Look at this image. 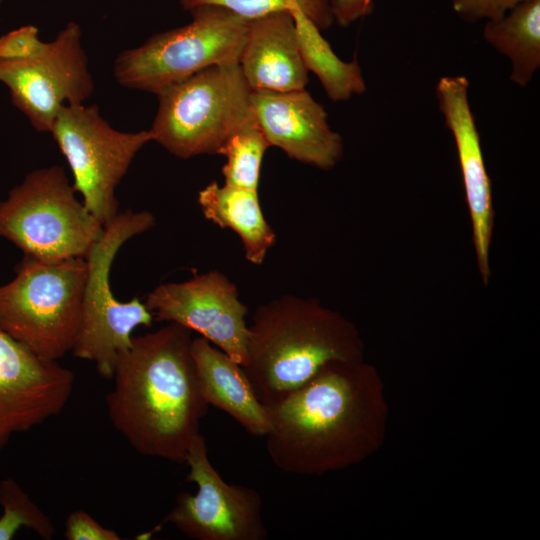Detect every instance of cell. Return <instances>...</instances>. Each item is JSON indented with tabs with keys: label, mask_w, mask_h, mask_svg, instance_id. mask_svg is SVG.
<instances>
[{
	"label": "cell",
	"mask_w": 540,
	"mask_h": 540,
	"mask_svg": "<svg viewBox=\"0 0 540 540\" xmlns=\"http://www.w3.org/2000/svg\"><path fill=\"white\" fill-rule=\"evenodd\" d=\"M192 331L167 325L134 336L105 402L114 428L139 454L184 463L206 402L191 352Z\"/></svg>",
	"instance_id": "1"
},
{
	"label": "cell",
	"mask_w": 540,
	"mask_h": 540,
	"mask_svg": "<svg viewBox=\"0 0 540 540\" xmlns=\"http://www.w3.org/2000/svg\"><path fill=\"white\" fill-rule=\"evenodd\" d=\"M245 370L264 405L305 385L331 362H352L350 326L308 298L283 294L255 309L248 324Z\"/></svg>",
	"instance_id": "2"
},
{
	"label": "cell",
	"mask_w": 540,
	"mask_h": 540,
	"mask_svg": "<svg viewBox=\"0 0 540 540\" xmlns=\"http://www.w3.org/2000/svg\"><path fill=\"white\" fill-rule=\"evenodd\" d=\"M352 363L331 362L302 387L265 405L266 451L284 473L320 472L350 458L363 416Z\"/></svg>",
	"instance_id": "3"
},
{
	"label": "cell",
	"mask_w": 540,
	"mask_h": 540,
	"mask_svg": "<svg viewBox=\"0 0 540 540\" xmlns=\"http://www.w3.org/2000/svg\"><path fill=\"white\" fill-rule=\"evenodd\" d=\"M14 272L0 285V329L39 357L59 361L79 328L85 258L47 262L23 255Z\"/></svg>",
	"instance_id": "4"
},
{
	"label": "cell",
	"mask_w": 540,
	"mask_h": 540,
	"mask_svg": "<svg viewBox=\"0 0 540 540\" xmlns=\"http://www.w3.org/2000/svg\"><path fill=\"white\" fill-rule=\"evenodd\" d=\"M155 224V216L147 210L119 212L85 256L81 319L71 351L75 357L94 363L102 378L112 379L120 356L132 345L135 329L154 322L152 312L138 297L116 299L110 274L122 246Z\"/></svg>",
	"instance_id": "5"
},
{
	"label": "cell",
	"mask_w": 540,
	"mask_h": 540,
	"mask_svg": "<svg viewBox=\"0 0 540 540\" xmlns=\"http://www.w3.org/2000/svg\"><path fill=\"white\" fill-rule=\"evenodd\" d=\"M251 94L239 64L208 67L157 95L153 141L181 159L218 154L232 134L255 121Z\"/></svg>",
	"instance_id": "6"
},
{
	"label": "cell",
	"mask_w": 540,
	"mask_h": 540,
	"mask_svg": "<svg viewBox=\"0 0 540 540\" xmlns=\"http://www.w3.org/2000/svg\"><path fill=\"white\" fill-rule=\"evenodd\" d=\"M103 231L59 165L29 172L0 202V238L41 261L85 258Z\"/></svg>",
	"instance_id": "7"
},
{
	"label": "cell",
	"mask_w": 540,
	"mask_h": 540,
	"mask_svg": "<svg viewBox=\"0 0 540 540\" xmlns=\"http://www.w3.org/2000/svg\"><path fill=\"white\" fill-rule=\"evenodd\" d=\"M189 11V24L118 55L113 72L121 86L158 95L208 67L238 64L249 20L217 6Z\"/></svg>",
	"instance_id": "8"
},
{
	"label": "cell",
	"mask_w": 540,
	"mask_h": 540,
	"mask_svg": "<svg viewBox=\"0 0 540 540\" xmlns=\"http://www.w3.org/2000/svg\"><path fill=\"white\" fill-rule=\"evenodd\" d=\"M50 133L65 157L73 188L103 225L119 213L116 188L136 154L153 141L150 130L113 128L96 105L71 104L59 111Z\"/></svg>",
	"instance_id": "9"
},
{
	"label": "cell",
	"mask_w": 540,
	"mask_h": 540,
	"mask_svg": "<svg viewBox=\"0 0 540 540\" xmlns=\"http://www.w3.org/2000/svg\"><path fill=\"white\" fill-rule=\"evenodd\" d=\"M184 463L187 481L197 486L195 494L181 492L161 524L170 523L194 540H265L260 493L252 487L227 483L208 455L206 440L198 433Z\"/></svg>",
	"instance_id": "10"
},
{
	"label": "cell",
	"mask_w": 540,
	"mask_h": 540,
	"mask_svg": "<svg viewBox=\"0 0 540 540\" xmlns=\"http://www.w3.org/2000/svg\"><path fill=\"white\" fill-rule=\"evenodd\" d=\"M0 82L33 128L50 133L63 106L84 103L94 90L79 25L69 22L37 56L0 60Z\"/></svg>",
	"instance_id": "11"
},
{
	"label": "cell",
	"mask_w": 540,
	"mask_h": 540,
	"mask_svg": "<svg viewBox=\"0 0 540 540\" xmlns=\"http://www.w3.org/2000/svg\"><path fill=\"white\" fill-rule=\"evenodd\" d=\"M144 302L154 320L184 326L242 367L246 364L248 307L224 273L210 270L185 281L160 284Z\"/></svg>",
	"instance_id": "12"
},
{
	"label": "cell",
	"mask_w": 540,
	"mask_h": 540,
	"mask_svg": "<svg viewBox=\"0 0 540 540\" xmlns=\"http://www.w3.org/2000/svg\"><path fill=\"white\" fill-rule=\"evenodd\" d=\"M75 383L72 370L39 357L0 329V450L58 415Z\"/></svg>",
	"instance_id": "13"
},
{
	"label": "cell",
	"mask_w": 540,
	"mask_h": 540,
	"mask_svg": "<svg viewBox=\"0 0 540 540\" xmlns=\"http://www.w3.org/2000/svg\"><path fill=\"white\" fill-rule=\"evenodd\" d=\"M251 107L270 146L289 158L322 170L342 158L341 136L330 128L324 106L305 89L252 91Z\"/></svg>",
	"instance_id": "14"
},
{
	"label": "cell",
	"mask_w": 540,
	"mask_h": 540,
	"mask_svg": "<svg viewBox=\"0 0 540 540\" xmlns=\"http://www.w3.org/2000/svg\"><path fill=\"white\" fill-rule=\"evenodd\" d=\"M468 90L469 81L465 76H444L439 79L435 94L445 126L450 130L456 144L479 271L486 284L490 277L492 192Z\"/></svg>",
	"instance_id": "15"
},
{
	"label": "cell",
	"mask_w": 540,
	"mask_h": 540,
	"mask_svg": "<svg viewBox=\"0 0 540 540\" xmlns=\"http://www.w3.org/2000/svg\"><path fill=\"white\" fill-rule=\"evenodd\" d=\"M238 64L252 91L305 89L308 71L292 11L273 12L249 20Z\"/></svg>",
	"instance_id": "16"
},
{
	"label": "cell",
	"mask_w": 540,
	"mask_h": 540,
	"mask_svg": "<svg viewBox=\"0 0 540 540\" xmlns=\"http://www.w3.org/2000/svg\"><path fill=\"white\" fill-rule=\"evenodd\" d=\"M191 352L206 402L228 414L249 434L265 437L270 429L268 411L243 367L201 336L193 337Z\"/></svg>",
	"instance_id": "17"
},
{
	"label": "cell",
	"mask_w": 540,
	"mask_h": 540,
	"mask_svg": "<svg viewBox=\"0 0 540 540\" xmlns=\"http://www.w3.org/2000/svg\"><path fill=\"white\" fill-rule=\"evenodd\" d=\"M197 201L206 219L239 236L249 263L264 262L276 234L262 212L257 191L212 181L199 191Z\"/></svg>",
	"instance_id": "18"
},
{
	"label": "cell",
	"mask_w": 540,
	"mask_h": 540,
	"mask_svg": "<svg viewBox=\"0 0 540 540\" xmlns=\"http://www.w3.org/2000/svg\"><path fill=\"white\" fill-rule=\"evenodd\" d=\"M485 41L508 58L510 80L527 86L540 68V0H526L498 20L486 21Z\"/></svg>",
	"instance_id": "19"
},
{
	"label": "cell",
	"mask_w": 540,
	"mask_h": 540,
	"mask_svg": "<svg viewBox=\"0 0 540 540\" xmlns=\"http://www.w3.org/2000/svg\"><path fill=\"white\" fill-rule=\"evenodd\" d=\"M301 56L307 71L319 79L333 102L349 100L366 90L361 67L356 59L346 62L339 58L321 30L301 11H292Z\"/></svg>",
	"instance_id": "20"
},
{
	"label": "cell",
	"mask_w": 540,
	"mask_h": 540,
	"mask_svg": "<svg viewBox=\"0 0 540 540\" xmlns=\"http://www.w3.org/2000/svg\"><path fill=\"white\" fill-rule=\"evenodd\" d=\"M269 147L256 121L232 134L218 153L226 158L224 184L257 191L263 156Z\"/></svg>",
	"instance_id": "21"
},
{
	"label": "cell",
	"mask_w": 540,
	"mask_h": 540,
	"mask_svg": "<svg viewBox=\"0 0 540 540\" xmlns=\"http://www.w3.org/2000/svg\"><path fill=\"white\" fill-rule=\"evenodd\" d=\"M0 540H11L22 527L35 532L44 540H51L56 528L49 518L19 483L12 477L0 481Z\"/></svg>",
	"instance_id": "22"
},
{
	"label": "cell",
	"mask_w": 540,
	"mask_h": 540,
	"mask_svg": "<svg viewBox=\"0 0 540 540\" xmlns=\"http://www.w3.org/2000/svg\"><path fill=\"white\" fill-rule=\"evenodd\" d=\"M185 10L210 5L227 9L247 20L273 12L298 10L296 0H180Z\"/></svg>",
	"instance_id": "23"
},
{
	"label": "cell",
	"mask_w": 540,
	"mask_h": 540,
	"mask_svg": "<svg viewBox=\"0 0 540 540\" xmlns=\"http://www.w3.org/2000/svg\"><path fill=\"white\" fill-rule=\"evenodd\" d=\"M47 44L40 39L36 26H22L0 37V60H21L37 56L46 49Z\"/></svg>",
	"instance_id": "24"
},
{
	"label": "cell",
	"mask_w": 540,
	"mask_h": 540,
	"mask_svg": "<svg viewBox=\"0 0 540 540\" xmlns=\"http://www.w3.org/2000/svg\"><path fill=\"white\" fill-rule=\"evenodd\" d=\"M526 0H452L454 12L464 21L498 20Z\"/></svg>",
	"instance_id": "25"
},
{
	"label": "cell",
	"mask_w": 540,
	"mask_h": 540,
	"mask_svg": "<svg viewBox=\"0 0 540 540\" xmlns=\"http://www.w3.org/2000/svg\"><path fill=\"white\" fill-rule=\"evenodd\" d=\"M64 536L67 540H120V535L98 523L90 514L76 510L65 522Z\"/></svg>",
	"instance_id": "26"
},
{
	"label": "cell",
	"mask_w": 540,
	"mask_h": 540,
	"mask_svg": "<svg viewBox=\"0 0 540 540\" xmlns=\"http://www.w3.org/2000/svg\"><path fill=\"white\" fill-rule=\"evenodd\" d=\"M373 0H333L332 15L334 22L341 27H347L355 21L372 13Z\"/></svg>",
	"instance_id": "27"
},
{
	"label": "cell",
	"mask_w": 540,
	"mask_h": 540,
	"mask_svg": "<svg viewBox=\"0 0 540 540\" xmlns=\"http://www.w3.org/2000/svg\"><path fill=\"white\" fill-rule=\"evenodd\" d=\"M3 2V0H0V4Z\"/></svg>",
	"instance_id": "28"
},
{
	"label": "cell",
	"mask_w": 540,
	"mask_h": 540,
	"mask_svg": "<svg viewBox=\"0 0 540 540\" xmlns=\"http://www.w3.org/2000/svg\"><path fill=\"white\" fill-rule=\"evenodd\" d=\"M296 2H297V0H296ZM297 7H298V4H297Z\"/></svg>",
	"instance_id": "29"
}]
</instances>
